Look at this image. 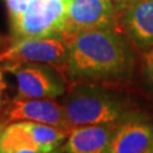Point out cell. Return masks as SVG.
I'll return each instance as SVG.
<instances>
[{"label": "cell", "mask_w": 153, "mask_h": 153, "mask_svg": "<svg viewBox=\"0 0 153 153\" xmlns=\"http://www.w3.org/2000/svg\"><path fill=\"white\" fill-rule=\"evenodd\" d=\"M71 131L34 121H15L0 131V151L31 148L51 152L62 145Z\"/></svg>", "instance_id": "5b68a950"}, {"label": "cell", "mask_w": 153, "mask_h": 153, "mask_svg": "<svg viewBox=\"0 0 153 153\" xmlns=\"http://www.w3.org/2000/svg\"><path fill=\"white\" fill-rule=\"evenodd\" d=\"M15 121H34L71 131L61 103L53 99H13L0 112V123L6 126Z\"/></svg>", "instance_id": "ba28073f"}, {"label": "cell", "mask_w": 153, "mask_h": 153, "mask_svg": "<svg viewBox=\"0 0 153 153\" xmlns=\"http://www.w3.org/2000/svg\"><path fill=\"white\" fill-rule=\"evenodd\" d=\"M10 73L17 82L15 98L56 99L66 92L65 76L49 65L22 64Z\"/></svg>", "instance_id": "8992f818"}, {"label": "cell", "mask_w": 153, "mask_h": 153, "mask_svg": "<svg viewBox=\"0 0 153 153\" xmlns=\"http://www.w3.org/2000/svg\"><path fill=\"white\" fill-rule=\"evenodd\" d=\"M143 69L150 84L153 86V47L146 49L143 52Z\"/></svg>", "instance_id": "4fadbf2b"}, {"label": "cell", "mask_w": 153, "mask_h": 153, "mask_svg": "<svg viewBox=\"0 0 153 153\" xmlns=\"http://www.w3.org/2000/svg\"><path fill=\"white\" fill-rule=\"evenodd\" d=\"M117 30L140 48L153 47V0H135L119 9Z\"/></svg>", "instance_id": "9c48e42d"}, {"label": "cell", "mask_w": 153, "mask_h": 153, "mask_svg": "<svg viewBox=\"0 0 153 153\" xmlns=\"http://www.w3.org/2000/svg\"><path fill=\"white\" fill-rule=\"evenodd\" d=\"M31 2L32 0H5V4L9 13V18L22 14Z\"/></svg>", "instance_id": "7c38bea8"}, {"label": "cell", "mask_w": 153, "mask_h": 153, "mask_svg": "<svg viewBox=\"0 0 153 153\" xmlns=\"http://www.w3.org/2000/svg\"><path fill=\"white\" fill-rule=\"evenodd\" d=\"M0 44H1V36H0Z\"/></svg>", "instance_id": "ffe728a7"}, {"label": "cell", "mask_w": 153, "mask_h": 153, "mask_svg": "<svg viewBox=\"0 0 153 153\" xmlns=\"http://www.w3.org/2000/svg\"><path fill=\"white\" fill-rule=\"evenodd\" d=\"M66 59L67 47L64 36L15 40L0 53V65L7 71L22 64H43L58 69L64 75Z\"/></svg>", "instance_id": "277c9868"}, {"label": "cell", "mask_w": 153, "mask_h": 153, "mask_svg": "<svg viewBox=\"0 0 153 153\" xmlns=\"http://www.w3.org/2000/svg\"><path fill=\"white\" fill-rule=\"evenodd\" d=\"M2 127H4V126L1 125V123H0V131H1V128H2Z\"/></svg>", "instance_id": "ac0fdd59"}, {"label": "cell", "mask_w": 153, "mask_h": 153, "mask_svg": "<svg viewBox=\"0 0 153 153\" xmlns=\"http://www.w3.org/2000/svg\"><path fill=\"white\" fill-rule=\"evenodd\" d=\"M148 153H153V150H152V151H150V152H148Z\"/></svg>", "instance_id": "d6986e66"}, {"label": "cell", "mask_w": 153, "mask_h": 153, "mask_svg": "<svg viewBox=\"0 0 153 153\" xmlns=\"http://www.w3.org/2000/svg\"><path fill=\"white\" fill-rule=\"evenodd\" d=\"M61 104L71 129L86 125H119L137 115L128 100L94 83H75Z\"/></svg>", "instance_id": "7a4b0ae2"}, {"label": "cell", "mask_w": 153, "mask_h": 153, "mask_svg": "<svg viewBox=\"0 0 153 153\" xmlns=\"http://www.w3.org/2000/svg\"><path fill=\"white\" fill-rule=\"evenodd\" d=\"M0 153H49L38 150V149H31V148H18V149H11L7 151H0Z\"/></svg>", "instance_id": "9a60e30c"}, {"label": "cell", "mask_w": 153, "mask_h": 153, "mask_svg": "<svg viewBox=\"0 0 153 153\" xmlns=\"http://www.w3.org/2000/svg\"><path fill=\"white\" fill-rule=\"evenodd\" d=\"M49 153H65V149H64V145H60L58 148H56L53 151H51Z\"/></svg>", "instance_id": "e0dca14e"}, {"label": "cell", "mask_w": 153, "mask_h": 153, "mask_svg": "<svg viewBox=\"0 0 153 153\" xmlns=\"http://www.w3.org/2000/svg\"><path fill=\"white\" fill-rule=\"evenodd\" d=\"M118 9L112 0H66L64 34L91 30H117Z\"/></svg>", "instance_id": "52a82bcc"}, {"label": "cell", "mask_w": 153, "mask_h": 153, "mask_svg": "<svg viewBox=\"0 0 153 153\" xmlns=\"http://www.w3.org/2000/svg\"><path fill=\"white\" fill-rule=\"evenodd\" d=\"M112 1L115 2V5L117 6V9L119 10L123 7H125V6H127L128 4L133 2V1H135V0H112Z\"/></svg>", "instance_id": "2e32d148"}, {"label": "cell", "mask_w": 153, "mask_h": 153, "mask_svg": "<svg viewBox=\"0 0 153 153\" xmlns=\"http://www.w3.org/2000/svg\"><path fill=\"white\" fill-rule=\"evenodd\" d=\"M66 0H32L22 14L9 19L13 40L61 38Z\"/></svg>", "instance_id": "3957f363"}, {"label": "cell", "mask_w": 153, "mask_h": 153, "mask_svg": "<svg viewBox=\"0 0 153 153\" xmlns=\"http://www.w3.org/2000/svg\"><path fill=\"white\" fill-rule=\"evenodd\" d=\"M153 150V124L135 115L116 127L107 153H148Z\"/></svg>", "instance_id": "30bf717a"}, {"label": "cell", "mask_w": 153, "mask_h": 153, "mask_svg": "<svg viewBox=\"0 0 153 153\" xmlns=\"http://www.w3.org/2000/svg\"><path fill=\"white\" fill-rule=\"evenodd\" d=\"M117 126H77L71 129L62 144L65 153H107Z\"/></svg>", "instance_id": "8fae6325"}, {"label": "cell", "mask_w": 153, "mask_h": 153, "mask_svg": "<svg viewBox=\"0 0 153 153\" xmlns=\"http://www.w3.org/2000/svg\"><path fill=\"white\" fill-rule=\"evenodd\" d=\"M5 90H6V82H5V78H4V74H2V67L0 65V112H1V110L4 109L6 103H7V102H5V100H4Z\"/></svg>", "instance_id": "5bb4252c"}, {"label": "cell", "mask_w": 153, "mask_h": 153, "mask_svg": "<svg viewBox=\"0 0 153 153\" xmlns=\"http://www.w3.org/2000/svg\"><path fill=\"white\" fill-rule=\"evenodd\" d=\"M67 47L64 75L74 83H115L129 78L134 55L116 28L62 35Z\"/></svg>", "instance_id": "6da1fadb"}]
</instances>
